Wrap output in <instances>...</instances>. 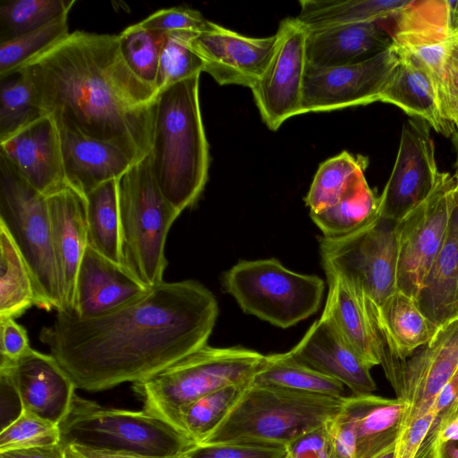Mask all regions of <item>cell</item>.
<instances>
[{
	"label": "cell",
	"mask_w": 458,
	"mask_h": 458,
	"mask_svg": "<svg viewBox=\"0 0 458 458\" xmlns=\"http://www.w3.org/2000/svg\"><path fill=\"white\" fill-rule=\"evenodd\" d=\"M287 352L298 362L341 382L354 394L377 389L370 368L324 312Z\"/></svg>",
	"instance_id": "obj_18"
},
{
	"label": "cell",
	"mask_w": 458,
	"mask_h": 458,
	"mask_svg": "<svg viewBox=\"0 0 458 458\" xmlns=\"http://www.w3.org/2000/svg\"><path fill=\"white\" fill-rule=\"evenodd\" d=\"M434 458H458V440L449 442H434Z\"/></svg>",
	"instance_id": "obj_54"
},
{
	"label": "cell",
	"mask_w": 458,
	"mask_h": 458,
	"mask_svg": "<svg viewBox=\"0 0 458 458\" xmlns=\"http://www.w3.org/2000/svg\"><path fill=\"white\" fill-rule=\"evenodd\" d=\"M343 409L353 421L355 458H372L395 445L404 429L409 404L400 398L344 396Z\"/></svg>",
	"instance_id": "obj_25"
},
{
	"label": "cell",
	"mask_w": 458,
	"mask_h": 458,
	"mask_svg": "<svg viewBox=\"0 0 458 458\" xmlns=\"http://www.w3.org/2000/svg\"><path fill=\"white\" fill-rule=\"evenodd\" d=\"M456 181L442 175L430 195L395 222L399 246L398 290L416 299L448 234Z\"/></svg>",
	"instance_id": "obj_11"
},
{
	"label": "cell",
	"mask_w": 458,
	"mask_h": 458,
	"mask_svg": "<svg viewBox=\"0 0 458 458\" xmlns=\"http://www.w3.org/2000/svg\"><path fill=\"white\" fill-rule=\"evenodd\" d=\"M59 425L23 410L0 432V453L60 443Z\"/></svg>",
	"instance_id": "obj_41"
},
{
	"label": "cell",
	"mask_w": 458,
	"mask_h": 458,
	"mask_svg": "<svg viewBox=\"0 0 458 458\" xmlns=\"http://www.w3.org/2000/svg\"><path fill=\"white\" fill-rule=\"evenodd\" d=\"M458 403V369L452 377L444 385L436 395L431 411L436 416L434 426L436 428L440 418Z\"/></svg>",
	"instance_id": "obj_51"
},
{
	"label": "cell",
	"mask_w": 458,
	"mask_h": 458,
	"mask_svg": "<svg viewBox=\"0 0 458 458\" xmlns=\"http://www.w3.org/2000/svg\"><path fill=\"white\" fill-rule=\"evenodd\" d=\"M453 142H454V145L455 150H456L455 174L454 176L456 181L457 193H458V132H455L454 134Z\"/></svg>",
	"instance_id": "obj_55"
},
{
	"label": "cell",
	"mask_w": 458,
	"mask_h": 458,
	"mask_svg": "<svg viewBox=\"0 0 458 458\" xmlns=\"http://www.w3.org/2000/svg\"><path fill=\"white\" fill-rule=\"evenodd\" d=\"M0 386L1 429H3L20 416L23 408L13 378L4 370H0Z\"/></svg>",
	"instance_id": "obj_49"
},
{
	"label": "cell",
	"mask_w": 458,
	"mask_h": 458,
	"mask_svg": "<svg viewBox=\"0 0 458 458\" xmlns=\"http://www.w3.org/2000/svg\"><path fill=\"white\" fill-rule=\"evenodd\" d=\"M156 87L159 91L203 72L204 63L191 46L198 34L192 31L165 32Z\"/></svg>",
	"instance_id": "obj_39"
},
{
	"label": "cell",
	"mask_w": 458,
	"mask_h": 458,
	"mask_svg": "<svg viewBox=\"0 0 458 458\" xmlns=\"http://www.w3.org/2000/svg\"><path fill=\"white\" fill-rule=\"evenodd\" d=\"M138 23L145 29L164 32L199 33L208 30L211 21L206 20L199 11L185 7H172L157 11Z\"/></svg>",
	"instance_id": "obj_43"
},
{
	"label": "cell",
	"mask_w": 458,
	"mask_h": 458,
	"mask_svg": "<svg viewBox=\"0 0 458 458\" xmlns=\"http://www.w3.org/2000/svg\"><path fill=\"white\" fill-rule=\"evenodd\" d=\"M12 75L1 80L0 140L46 114L35 103L27 80L20 73Z\"/></svg>",
	"instance_id": "obj_40"
},
{
	"label": "cell",
	"mask_w": 458,
	"mask_h": 458,
	"mask_svg": "<svg viewBox=\"0 0 458 458\" xmlns=\"http://www.w3.org/2000/svg\"><path fill=\"white\" fill-rule=\"evenodd\" d=\"M391 46L384 21L308 30L306 72L357 64Z\"/></svg>",
	"instance_id": "obj_24"
},
{
	"label": "cell",
	"mask_w": 458,
	"mask_h": 458,
	"mask_svg": "<svg viewBox=\"0 0 458 458\" xmlns=\"http://www.w3.org/2000/svg\"><path fill=\"white\" fill-rule=\"evenodd\" d=\"M328 293L323 312L371 369L381 365L386 377L398 360L389 353L378 327L377 305L359 287L340 277H329Z\"/></svg>",
	"instance_id": "obj_19"
},
{
	"label": "cell",
	"mask_w": 458,
	"mask_h": 458,
	"mask_svg": "<svg viewBox=\"0 0 458 458\" xmlns=\"http://www.w3.org/2000/svg\"><path fill=\"white\" fill-rule=\"evenodd\" d=\"M435 420L436 416L430 410L409 424L397 442L394 458H419L422 445L426 443L434 426Z\"/></svg>",
	"instance_id": "obj_47"
},
{
	"label": "cell",
	"mask_w": 458,
	"mask_h": 458,
	"mask_svg": "<svg viewBox=\"0 0 458 458\" xmlns=\"http://www.w3.org/2000/svg\"><path fill=\"white\" fill-rule=\"evenodd\" d=\"M1 458V457H0Z\"/></svg>",
	"instance_id": "obj_59"
},
{
	"label": "cell",
	"mask_w": 458,
	"mask_h": 458,
	"mask_svg": "<svg viewBox=\"0 0 458 458\" xmlns=\"http://www.w3.org/2000/svg\"><path fill=\"white\" fill-rule=\"evenodd\" d=\"M458 318V280L456 284V290H455V295L453 304V310H452V315L451 319Z\"/></svg>",
	"instance_id": "obj_57"
},
{
	"label": "cell",
	"mask_w": 458,
	"mask_h": 458,
	"mask_svg": "<svg viewBox=\"0 0 458 458\" xmlns=\"http://www.w3.org/2000/svg\"><path fill=\"white\" fill-rule=\"evenodd\" d=\"M122 267L145 287L164 281L168 232L180 216L162 194L149 156L117 179Z\"/></svg>",
	"instance_id": "obj_6"
},
{
	"label": "cell",
	"mask_w": 458,
	"mask_h": 458,
	"mask_svg": "<svg viewBox=\"0 0 458 458\" xmlns=\"http://www.w3.org/2000/svg\"><path fill=\"white\" fill-rule=\"evenodd\" d=\"M13 73L57 123L114 142L138 161L149 154L158 90L130 69L118 35L69 32Z\"/></svg>",
	"instance_id": "obj_2"
},
{
	"label": "cell",
	"mask_w": 458,
	"mask_h": 458,
	"mask_svg": "<svg viewBox=\"0 0 458 458\" xmlns=\"http://www.w3.org/2000/svg\"><path fill=\"white\" fill-rule=\"evenodd\" d=\"M187 458H290L287 446L258 443L199 444Z\"/></svg>",
	"instance_id": "obj_42"
},
{
	"label": "cell",
	"mask_w": 458,
	"mask_h": 458,
	"mask_svg": "<svg viewBox=\"0 0 458 458\" xmlns=\"http://www.w3.org/2000/svg\"><path fill=\"white\" fill-rule=\"evenodd\" d=\"M457 369L458 318H455L440 326L430 342L407 359L398 360L387 378L397 397L409 404L404 429L431 410L436 395Z\"/></svg>",
	"instance_id": "obj_15"
},
{
	"label": "cell",
	"mask_w": 458,
	"mask_h": 458,
	"mask_svg": "<svg viewBox=\"0 0 458 458\" xmlns=\"http://www.w3.org/2000/svg\"><path fill=\"white\" fill-rule=\"evenodd\" d=\"M458 440V403H455L438 420L422 448L433 445L434 442H449Z\"/></svg>",
	"instance_id": "obj_50"
},
{
	"label": "cell",
	"mask_w": 458,
	"mask_h": 458,
	"mask_svg": "<svg viewBox=\"0 0 458 458\" xmlns=\"http://www.w3.org/2000/svg\"><path fill=\"white\" fill-rule=\"evenodd\" d=\"M61 445L157 457L186 454L197 445L187 434L145 411L104 407L77 394L59 425Z\"/></svg>",
	"instance_id": "obj_7"
},
{
	"label": "cell",
	"mask_w": 458,
	"mask_h": 458,
	"mask_svg": "<svg viewBox=\"0 0 458 458\" xmlns=\"http://www.w3.org/2000/svg\"><path fill=\"white\" fill-rule=\"evenodd\" d=\"M396 445L385 450L384 452L375 455L372 458H394L395 451H396Z\"/></svg>",
	"instance_id": "obj_56"
},
{
	"label": "cell",
	"mask_w": 458,
	"mask_h": 458,
	"mask_svg": "<svg viewBox=\"0 0 458 458\" xmlns=\"http://www.w3.org/2000/svg\"><path fill=\"white\" fill-rule=\"evenodd\" d=\"M319 252L327 278L360 288L377 306L398 290L395 221L381 214L347 234L320 237Z\"/></svg>",
	"instance_id": "obj_10"
},
{
	"label": "cell",
	"mask_w": 458,
	"mask_h": 458,
	"mask_svg": "<svg viewBox=\"0 0 458 458\" xmlns=\"http://www.w3.org/2000/svg\"><path fill=\"white\" fill-rule=\"evenodd\" d=\"M66 458H187L186 454L172 457L148 456L136 454L114 453L97 450L78 445L64 447Z\"/></svg>",
	"instance_id": "obj_52"
},
{
	"label": "cell",
	"mask_w": 458,
	"mask_h": 458,
	"mask_svg": "<svg viewBox=\"0 0 458 458\" xmlns=\"http://www.w3.org/2000/svg\"><path fill=\"white\" fill-rule=\"evenodd\" d=\"M85 197L88 246L121 265L117 179L99 185Z\"/></svg>",
	"instance_id": "obj_32"
},
{
	"label": "cell",
	"mask_w": 458,
	"mask_h": 458,
	"mask_svg": "<svg viewBox=\"0 0 458 458\" xmlns=\"http://www.w3.org/2000/svg\"><path fill=\"white\" fill-rule=\"evenodd\" d=\"M165 32L148 30L139 23L125 28L119 35L121 53L133 73L155 87Z\"/></svg>",
	"instance_id": "obj_37"
},
{
	"label": "cell",
	"mask_w": 458,
	"mask_h": 458,
	"mask_svg": "<svg viewBox=\"0 0 458 458\" xmlns=\"http://www.w3.org/2000/svg\"><path fill=\"white\" fill-rule=\"evenodd\" d=\"M67 183L86 196L99 185L118 179L138 160L119 145L86 136L57 123Z\"/></svg>",
	"instance_id": "obj_22"
},
{
	"label": "cell",
	"mask_w": 458,
	"mask_h": 458,
	"mask_svg": "<svg viewBox=\"0 0 458 458\" xmlns=\"http://www.w3.org/2000/svg\"><path fill=\"white\" fill-rule=\"evenodd\" d=\"M75 0H13L0 6L1 42L36 30L64 13Z\"/></svg>",
	"instance_id": "obj_35"
},
{
	"label": "cell",
	"mask_w": 458,
	"mask_h": 458,
	"mask_svg": "<svg viewBox=\"0 0 458 458\" xmlns=\"http://www.w3.org/2000/svg\"><path fill=\"white\" fill-rule=\"evenodd\" d=\"M276 35L253 38L211 21L208 30L191 41L204 63L203 72L220 85L252 88L265 72L275 50Z\"/></svg>",
	"instance_id": "obj_16"
},
{
	"label": "cell",
	"mask_w": 458,
	"mask_h": 458,
	"mask_svg": "<svg viewBox=\"0 0 458 458\" xmlns=\"http://www.w3.org/2000/svg\"><path fill=\"white\" fill-rule=\"evenodd\" d=\"M376 315L387 350L398 360L430 342L440 327L421 311L413 297L400 290L377 306Z\"/></svg>",
	"instance_id": "obj_27"
},
{
	"label": "cell",
	"mask_w": 458,
	"mask_h": 458,
	"mask_svg": "<svg viewBox=\"0 0 458 458\" xmlns=\"http://www.w3.org/2000/svg\"><path fill=\"white\" fill-rule=\"evenodd\" d=\"M380 214L379 197L369 186L364 173L357 174L333 206L310 217L326 237L347 234Z\"/></svg>",
	"instance_id": "obj_30"
},
{
	"label": "cell",
	"mask_w": 458,
	"mask_h": 458,
	"mask_svg": "<svg viewBox=\"0 0 458 458\" xmlns=\"http://www.w3.org/2000/svg\"><path fill=\"white\" fill-rule=\"evenodd\" d=\"M39 340L76 388L103 391L140 382L208 344L218 316L214 294L195 280L165 282L95 318L56 310Z\"/></svg>",
	"instance_id": "obj_1"
},
{
	"label": "cell",
	"mask_w": 458,
	"mask_h": 458,
	"mask_svg": "<svg viewBox=\"0 0 458 458\" xmlns=\"http://www.w3.org/2000/svg\"><path fill=\"white\" fill-rule=\"evenodd\" d=\"M367 157L347 151L323 162L313 179L304 200L310 212H318L338 201L352 180L364 173Z\"/></svg>",
	"instance_id": "obj_34"
},
{
	"label": "cell",
	"mask_w": 458,
	"mask_h": 458,
	"mask_svg": "<svg viewBox=\"0 0 458 458\" xmlns=\"http://www.w3.org/2000/svg\"><path fill=\"white\" fill-rule=\"evenodd\" d=\"M441 175L429 125L420 119H408L392 173L379 196L381 216L395 222L402 219L430 195Z\"/></svg>",
	"instance_id": "obj_13"
},
{
	"label": "cell",
	"mask_w": 458,
	"mask_h": 458,
	"mask_svg": "<svg viewBox=\"0 0 458 458\" xmlns=\"http://www.w3.org/2000/svg\"><path fill=\"white\" fill-rule=\"evenodd\" d=\"M0 223L8 230L32 276L36 304L47 311L63 301L47 197L0 156Z\"/></svg>",
	"instance_id": "obj_8"
},
{
	"label": "cell",
	"mask_w": 458,
	"mask_h": 458,
	"mask_svg": "<svg viewBox=\"0 0 458 458\" xmlns=\"http://www.w3.org/2000/svg\"><path fill=\"white\" fill-rule=\"evenodd\" d=\"M329 458H355L356 436L354 424L343 409L327 423Z\"/></svg>",
	"instance_id": "obj_45"
},
{
	"label": "cell",
	"mask_w": 458,
	"mask_h": 458,
	"mask_svg": "<svg viewBox=\"0 0 458 458\" xmlns=\"http://www.w3.org/2000/svg\"><path fill=\"white\" fill-rule=\"evenodd\" d=\"M35 304L30 271L8 230L0 223V317L15 319Z\"/></svg>",
	"instance_id": "obj_33"
},
{
	"label": "cell",
	"mask_w": 458,
	"mask_h": 458,
	"mask_svg": "<svg viewBox=\"0 0 458 458\" xmlns=\"http://www.w3.org/2000/svg\"><path fill=\"white\" fill-rule=\"evenodd\" d=\"M411 0H301L296 20L307 30L384 21Z\"/></svg>",
	"instance_id": "obj_29"
},
{
	"label": "cell",
	"mask_w": 458,
	"mask_h": 458,
	"mask_svg": "<svg viewBox=\"0 0 458 458\" xmlns=\"http://www.w3.org/2000/svg\"><path fill=\"white\" fill-rule=\"evenodd\" d=\"M457 280L458 193L456 190V200L448 234L415 299L421 311L439 327L451 319Z\"/></svg>",
	"instance_id": "obj_28"
},
{
	"label": "cell",
	"mask_w": 458,
	"mask_h": 458,
	"mask_svg": "<svg viewBox=\"0 0 458 458\" xmlns=\"http://www.w3.org/2000/svg\"><path fill=\"white\" fill-rule=\"evenodd\" d=\"M327 423L303 434L289 444L287 450L290 458H329Z\"/></svg>",
	"instance_id": "obj_48"
},
{
	"label": "cell",
	"mask_w": 458,
	"mask_h": 458,
	"mask_svg": "<svg viewBox=\"0 0 458 458\" xmlns=\"http://www.w3.org/2000/svg\"><path fill=\"white\" fill-rule=\"evenodd\" d=\"M398 64L390 74L379 102L392 104L412 118L426 122L436 131L450 136L455 129L442 115L436 83L417 61L399 55Z\"/></svg>",
	"instance_id": "obj_26"
},
{
	"label": "cell",
	"mask_w": 458,
	"mask_h": 458,
	"mask_svg": "<svg viewBox=\"0 0 458 458\" xmlns=\"http://www.w3.org/2000/svg\"><path fill=\"white\" fill-rule=\"evenodd\" d=\"M265 358L253 350L206 344L147 379L133 383L132 388L143 402V411L185 433L181 419L190 404L218 389L249 385Z\"/></svg>",
	"instance_id": "obj_4"
},
{
	"label": "cell",
	"mask_w": 458,
	"mask_h": 458,
	"mask_svg": "<svg viewBox=\"0 0 458 458\" xmlns=\"http://www.w3.org/2000/svg\"><path fill=\"white\" fill-rule=\"evenodd\" d=\"M148 288L88 246L77 274L73 310L81 318H95L136 301Z\"/></svg>",
	"instance_id": "obj_23"
},
{
	"label": "cell",
	"mask_w": 458,
	"mask_h": 458,
	"mask_svg": "<svg viewBox=\"0 0 458 458\" xmlns=\"http://www.w3.org/2000/svg\"><path fill=\"white\" fill-rule=\"evenodd\" d=\"M62 309H73L77 274L87 241L86 197L70 186L47 197Z\"/></svg>",
	"instance_id": "obj_21"
},
{
	"label": "cell",
	"mask_w": 458,
	"mask_h": 458,
	"mask_svg": "<svg viewBox=\"0 0 458 458\" xmlns=\"http://www.w3.org/2000/svg\"><path fill=\"white\" fill-rule=\"evenodd\" d=\"M1 458H66L65 449L61 443L23 450L0 453Z\"/></svg>",
	"instance_id": "obj_53"
},
{
	"label": "cell",
	"mask_w": 458,
	"mask_h": 458,
	"mask_svg": "<svg viewBox=\"0 0 458 458\" xmlns=\"http://www.w3.org/2000/svg\"><path fill=\"white\" fill-rule=\"evenodd\" d=\"M344 396L301 393L251 382L202 444L258 443L287 446L341 410Z\"/></svg>",
	"instance_id": "obj_5"
},
{
	"label": "cell",
	"mask_w": 458,
	"mask_h": 458,
	"mask_svg": "<svg viewBox=\"0 0 458 458\" xmlns=\"http://www.w3.org/2000/svg\"><path fill=\"white\" fill-rule=\"evenodd\" d=\"M0 156L46 197L69 186L64 169L60 132L52 114H43L0 140Z\"/></svg>",
	"instance_id": "obj_17"
},
{
	"label": "cell",
	"mask_w": 458,
	"mask_h": 458,
	"mask_svg": "<svg viewBox=\"0 0 458 458\" xmlns=\"http://www.w3.org/2000/svg\"><path fill=\"white\" fill-rule=\"evenodd\" d=\"M199 76L158 92L148 154L154 178L180 213L193 206L208 177L209 152L199 106Z\"/></svg>",
	"instance_id": "obj_3"
},
{
	"label": "cell",
	"mask_w": 458,
	"mask_h": 458,
	"mask_svg": "<svg viewBox=\"0 0 458 458\" xmlns=\"http://www.w3.org/2000/svg\"><path fill=\"white\" fill-rule=\"evenodd\" d=\"M68 13L48 24L0 44V79L12 75L23 64L46 50L68 33Z\"/></svg>",
	"instance_id": "obj_38"
},
{
	"label": "cell",
	"mask_w": 458,
	"mask_h": 458,
	"mask_svg": "<svg viewBox=\"0 0 458 458\" xmlns=\"http://www.w3.org/2000/svg\"><path fill=\"white\" fill-rule=\"evenodd\" d=\"M10 374L23 410L56 425L68 415L76 386L49 353L30 349L17 362L0 365Z\"/></svg>",
	"instance_id": "obj_20"
},
{
	"label": "cell",
	"mask_w": 458,
	"mask_h": 458,
	"mask_svg": "<svg viewBox=\"0 0 458 458\" xmlns=\"http://www.w3.org/2000/svg\"><path fill=\"white\" fill-rule=\"evenodd\" d=\"M307 33L296 18L281 21L273 55L250 89L264 123L272 131L301 114Z\"/></svg>",
	"instance_id": "obj_12"
},
{
	"label": "cell",
	"mask_w": 458,
	"mask_h": 458,
	"mask_svg": "<svg viewBox=\"0 0 458 458\" xmlns=\"http://www.w3.org/2000/svg\"><path fill=\"white\" fill-rule=\"evenodd\" d=\"M437 98L443 117L458 130V35L454 39Z\"/></svg>",
	"instance_id": "obj_44"
},
{
	"label": "cell",
	"mask_w": 458,
	"mask_h": 458,
	"mask_svg": "<svg viewBox=\"0 0 458 458\" xmlns=\"http://www.w3.org/2000/svg\"><path fill=\"white\" fill-rule=\"evenodd\" d=\"M420 458H434L432 447L428 449Z\"/></svg>",
	"instance_id": "obj_58"
},
{
	"label": "cell",
	"mask_w": 458,
	"mask_h": 458,
	"mask_svg": "<svg viewBox=\"0 0 458 458\" xmlns=\"http://www.w3.org/2000/svg\"><path fill=\"white\" fill-rule=\"evenodd\" d=\"M399 57L392 47L365 61L305 72L301 114L379 102Z\"/></svg>",
	"instance_id": "obj_14"
},
{
	"label": "cell",
	"mask_w": 458,
	"mask_h": 458,
	"mask_svg": "<svg viewBox=\"0 0 458 458\" xmlns=\"http://www.w3.org/2000/svg\"><path fill=\"white\" fill-rule=\"evenodd\" d=\"M30 349L26 329L13 318L0 317V365L14 364Z\"/></svg>",
	"instance_id": "obj_46"
},
{
	"label": "cell",
	"mask_w": 458,
	"mask_h": 458,
	"mask_svg": "<svg viewBox=\"0 0 458 458\" xmlns=\"http://www.w3.org/2000/svg\"><path fill=\"white\" fill-rule=\"evenodd\" d=\"M246 386H229L193 402L182 412V430L197 445L202 444L225 419Z\"/></svg>",
	"instance_id": "obj_36"
},
{
	"label": "cell",
	"mask_w": 458,
	"mask_h": 458,
	"mask_svg": "<svg viewBox=\"0 0 458 458\" xmlns=\"http://www.w3.org/2000/svg\"><path fill=\"white\" fill-rule=\"evenodd\" d=\"M251 383L312 394L344 396V384L298 362L288 352L267 355Z\"/></svg>",
	"instance_id": "obj_31"
},
{
	"label": "cell",
	"mask_w": 458,
	"mask_h": 458,
	"mask_svg": "<svg viewBox=\"0 0 458 458\" xmlns=\"http://www.w3.org/2000/svg\"><path fill=\"white\" fill-rule=\"evenodd\" d=\"M223 284L243 312L282 328L315 314L325 290L320 277L293 272L274 258L239 261Z\"/></svg>",
	"instance_id": "obj_9"
}]
</instances>
